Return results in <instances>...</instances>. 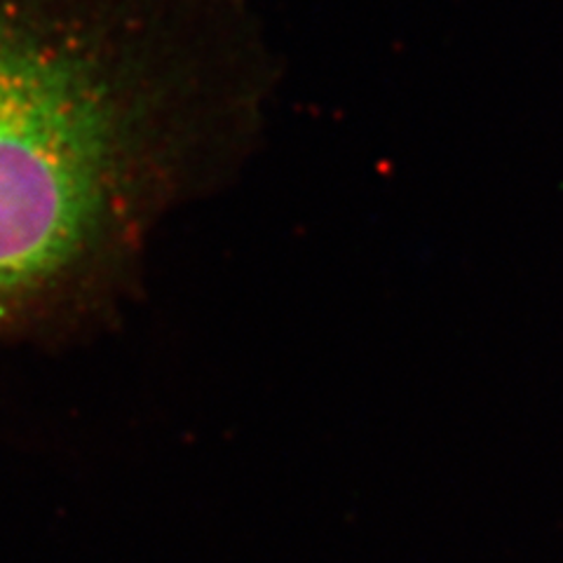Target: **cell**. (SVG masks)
I'll list each match as a JSON object with an SVG mask.
<instances>
[{
    "label": "cell",
    "mask_w": 563,
    "mask_h": 563,
    "mask_svg": "<svg viewBox=\"0 0 563 563\" xmlns=\"http://www.w3.org/2000/svg\"><path fill=\"white\" fill-rule=\"evenodd\" d=\"M256 0H0V343L113 312L174 209L256 148Z\"/></svg>",
    "instance_id": "1"
}]
</instances>
